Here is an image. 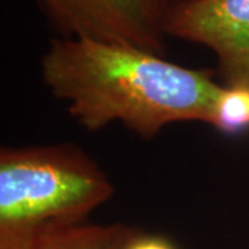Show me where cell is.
<instances>
[{
	"label": "cell",
	"mask_w": 249,
	"mask_h": 249,
	"mask_svg": "<svg viewBox=\"0 0 249 249\" xmlns=\"http://www.w3.org/2000/svg\"><path fill=\"white\" fill-rule=\"evenodd\" d=\"M114 193L106 172L76 145L3 147L0 249H36L42 234L86 223Z\"/></svg>",
	"instance_id": "7a4b0ae2"
},
{
	"label": "cell",
	"mask_w": 249,
	"mask_h": 249,
	"mask_svg": "<svg viewBox=\"0 0 249 249\" xmlns=\"http://www.w3.org/2000/svg\"><path fill=\"white\" fill-rule=\"evenodd\" d=\"M42 78L70 115L89 132L119 122L144 139L168 124L211 122L223 85L139 47L83 37L54 39Z\"/></svg>",
	"instance_id": "6da1fadb"
},
{
	"label": "cell",
	"mask_w": 249,
	"mask_h": 249,
	"mask_svg": "<svg viewBox=\"0 0 249 249\" xmlns=\"http://www.w3.org/2000/svg\"><path fill=\"white\" fill-rule=\"evenodd\" d=\"M121 249H178L173 241L168 237L157 234V232H147L133 227L132 232L124 240Z\"/></svg>",
	"instance_id": "52a82bcc"
},
{
	"label": "cell",
	"mask_w": 249,
	"mask_h": 249,
	"mask_svg": "<svg viewBox=\"0 0 249 249\" xmlns=\"http://www.w3.org/2000/svg\"><path fill=\"white\" fill-rule=\"evenodd\" d=\"M166 35L214 54L224 85L249 89V0H183L170 6Z\"/></svg>",
	"instance_id": "277c9868"
},
{
	"label": "cell",
	"mask_w": 249,
	"mask_h": 249,
	"mask_svg": "<svg viewBox=\"0 0 249 249\" xmlns=\"http://www.w3.org/2000/svg\"><path fill=\"white\" fill-rule=\"evenodd\" d=\"M132 230L133 227L124 223H82L46 231L36 249H121Z\"/></svg>",
	"instance_id": "5b68a950"
},
{
	"label": "cell",
	"mask_w": 249,
	"mask_h": 249,
	"mask_svg": "<svg viewBox=\"0 0 249 249\" xmlns=\"http://www.w3.org/2000/svg\"><path fill=\"white\" fill-rule=\"evenodd\" d=\"M65 37L139 47L163 55L168 0H39Z\"/></svg>",
	"instance_id": "3957f363"
},
{
	"label": "cell",
	"mask_w": 249,
	"mask_h": 249,
	"mask_svg": "<svg viewBox=\"0 0 249 249\" xmlns=\"http://www.w3.org/2000/svg\"><path fill=\"white\" fill-rule=\"evenodd\" d=\"M211 126L224 134H238L249 129V89L223 85L214 100Z\"/></svg>",
	"instance_id": "8992f818"
}]
</instances>
